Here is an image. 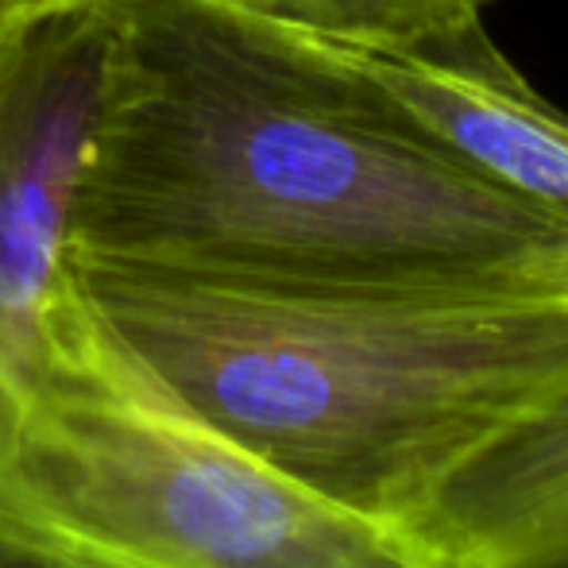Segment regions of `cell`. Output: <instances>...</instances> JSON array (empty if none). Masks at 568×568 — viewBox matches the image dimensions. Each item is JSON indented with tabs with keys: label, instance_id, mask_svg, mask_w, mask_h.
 Here are the masks:
<instances>
[{
	"label": "cell",
	"instance_id": "7",
	"mask_svg": "<svg viewBox=\"0 0 568 568\" xmlns=\"http://www.w3.org/2000/svg\"><path fill=\"white\" fill-rule=\"evenodd\" d=\"M317 39L367 54H426L487 28L499 0H240Z\"/></svg>",
	"mask_w": 568,
	"mask_h": 568
},
{
	"label": "cell",
	"instance_id": "5",
	"mask_svg": "<svg viewBox=\"0 0 568 568\" xmlns=\"http://www.w3.org/2000/svg\"><path fill=\"white\" fill-rule=\"evenodd\" d=\"M352 54L414 124L471 171L568 225V113L526 82L491 31L479 28L403 59Z\"/></svg>",
	"mask_w": 568,
	"mask_h": 568
},
{
	"label": "cell",
	"instance_id": "2",
	"mask_svg": "<svg viewBox=\"0 0 568 568\" xmlns=\"http://www.w3.org/2000/svg\"><path fill=\"white\" fill-rule=\"evenodd\" d=\"M85 298L213 426L379 523L568 387V294L310 286L70 255Z\"/></svg>",
	"mask_w": 568,
	"mask_h": 568
},
{
	"label": "cell",
	"instance_id": "3",
	"mask_svg": "<svg viewBox=\"0 0 568 568\" xmlns=\"http://www.w3.org/2000/svg\"><path fill=\"white\" fill-rule=\"evenodd\" d=\"M0 515L109 568H437L213 426L70 278L0 344Z\"/></svg>",
	"mask_w": 568,
	"mask_h": 568
},
{
	"label": "cell",
	"instance_id": "1",
	"mask_svg": "<svg viewBox=\"0 0 568 568\" xmlns=\"http://www.w3.org/2000/svg\"><path fill=\"white\" fill-rule=\"evenodd\" d=\"M70 255L310 286H557L568 225L471 171L356 54L240 0H101Z\"/></svg>",
	"mask_w": 568,
	"mask_h": 568
},
{
	"label": "cell",
	"instance_id": "6",
	"mask_svg": "<svg viewBox=\"0 0 568 568\" xmlns=\"http://www.w3.org/2000/svg\"><path fill=\"white\" fill-rule=\"evenodd\" d=\"M395 530L437 568H568V387L456 464Z\"/></svg>",
	"mask_w": 568,
	"mask_h": 568
},
{
	"label": "cell",
	"instance_id": "8",
	"mask_svg": "<svg viewBox=\"0 0 568 568\" xmlns=\"http://www.w3.org/2000/svg\"><path fill=\"white\" fill-rule=\"evenodd\" d=\"M0 568H109L0 515Z\"/></svg>",
	"mask_w": 568,
	"mask_h": 568
},
{
	"label": "cell",
	"instance_id": "10",
	"mask_svg": "<svg viewBox=\"0 0 568 568\" xmlns=\"http://www.w3.org/2000/svg\"><path fill=\"white\" fill-rule=\"evenodd\" d=\"M557 286L568 294V244H565V252H561V260H557Z\"/></svg>",
	"mask_w": 568,
	"mask_h": 568
},
{
	"label": "cell",
	"instance_id": "4",
	"mask_svg": "<svg viewBox=\"0 0 568 568\" xmlns=\"http://www.w3.org/2000/svg\"><path fill=\"white\" fill-rule=\"evenodd\" d=\"M109 54L101 0L0 16V344L70 278V221Z\"/></svg>",
	"mask_w": 568,
	"mask_h": 568
},
{
	"label": "cell",
	"instance_id": "9",
	"mask_svg": "<svg viewBox=\"0 0 568 568\" xmlns=\"http://www.w3.org/2000/svg\"><path fill=\"white\" fill-rule=\"evenodd\" d=\"M51 4H74V0H0V16L31 12V8H51Z\"/></svg>",
	"mask_w": 568,
	"mask_h": 568
}]
</instances>
